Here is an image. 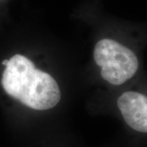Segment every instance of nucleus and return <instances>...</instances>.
Segmentation results:
<instances>
[{
    "label": "nucleus",
    "instance_id": "obj_1",
    "mask_svg": "<svg viewBox=\"0 0 147 147\" xmlns=\"http://www.w3.org/2000/svg\"><path fill=\"white\" fill-rule=\"evenodd\" d=\"M5 65L2 84L7 94L34 110H48L57 105L61 91L49 74L38 69L30 59L18 54Z\"/></svg>",
    "mask_w": 147,
    "mask_h": 147
},
{
    "label": "nucleus",
    "instance_id": "obj_2",
    "mask_svg": "<svg viewBox=\"0 0 147 147\" xmlns=\"http://www.w3.org/2000/svg\"><path fill=\"white\" fill-rule=\"evenodd\" d=\"M94 61L100 67V75L106 82L121 85L131 79L139 68L135 53L120 42L103 38L96 44Z\"/></svg>",
    "mask_w": 147,
    "mask_h": 147
},
{
    "label": "nucleus",
    "instance_id": "obj_3",
    "mask_svg": "<svg viewBox=\"0 0 147 147\" xmlns=\"http://www.w3.org/2000/svg\"><path fill=\"white\" fill-rule=\"evenodd\" d=\"M117 105L128 126L133 130L147 133L146 95L135 91H127L119 96Z\"/></svg>",
    "mask_w": 147,
    "mask_h": 147
}]
</instances>
